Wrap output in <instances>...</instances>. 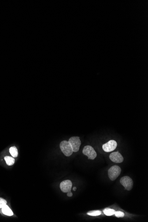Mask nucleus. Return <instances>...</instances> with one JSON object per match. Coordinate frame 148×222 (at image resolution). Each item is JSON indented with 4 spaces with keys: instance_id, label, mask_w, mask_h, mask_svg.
<instances>
[{
    "instance_id": "nucleus-10",
    "label": "nucleus",
    "mask_w": 148,
    "mask_h": 222,
    "mask_svg": "<svg viewBox=\"0 0 148 222\" xmlns=\"http://www.w3.org/2000/svg\"><path fill=\"white\" fill-rule=\"evenodd\" d=\"M4 159H5L6 163L8 166H12L15 163V159L12 157H10V156H6Z\"/></svg>"
},
{
    "instance_id": "nucleus-5",
    "label": "nucleus",
    "mask_w": 148,
    "mask_h": 222,
    "mask_svg": "<svg viewBox=\"0 0 148 222\" xmlns=\"http://www.w3.org/2000/svg\"><path fill=\"white\" fill-rule=\"evenodd\" d=\"M120 182L126 190L130 191L133 188L134 182L132 179L128 176H125L121 178Z\"/></svg>"
},
{
    "instance_id": "nucleus-11",
    "label": "nucleus",
    "mask_w": 148,
    "mask_h": 222,
    "mask_svg": "<svg viewBox=\"0 0 148 222\" xmlns=\"http://www.w3.org/2000/svg\"><path fill=\"white\" fill-rule=\"evenodd\" d=\"M10 152L13 157H17L18 156V150L15 146H12L10 148Z\"/></svg>"
},
{
    "instance_id": "nucleus-4",
    "label": "nucleus",
    "mask_w": 148,
    "mask_h": 222,
    "mask_svg": "<svg viewBox=\"0 0 148 222\" xmlns=\"http://www.w3.org/2000/svg\"><path fill=\"white\" fill-rule=\"evenodd\" d=\"M83 153L87 156L88 159L94 160L97 157V153L92 147L90 146H85L83 148Z\"/></svg>"
},
{
    "instance_id": "nucleus-12",
    "label": "nucleus",
    "mask_w": 148,
    "mask_h": 222,
    "mask_svg": "<svg viewBox=\"0 0 148 222\" xmlns=\"http://www.w3.org/2000/svg\"><path fill=\"white\" fill-rule=\"evenodd\" d=\"M116 211L114 209H110V208H106L103 210V212L104 214L107 216H112L114 214Z\"/></svg>"
},
{
    "instance_id": "nucleus-17",
    "label": "nucleus",
    "mask_w": 148,
    "mask_h": 222,
    "mask_svg": "<svg viewBox=\"0 0 148 222\" xmlns=\"http://www.w3.org/2000/svg\"><path fill=\"white\" fill-rule=\"evenodd\" d=\"M73 190L74 191H76V187H74L73 189Z\"/></svg>"
},
{
    "instance_id": "nucleus-15",
    "label": "nucleus",
    "mask_w": 148,
    "mask_h": 222,
    "mask_svg": "<svg viewBox=\"0 0 148 222\" xmlns=\"http://www.w3.org/2000/svg\"><path fill=\"white\" fill-rule=\"evenodd\" d=\"M114 214L115 217H117V218L123 217L125 216V214L123 212H120V211L115 212Z\"/></svg>"
},
{
    "instance_id": "nucleus-6",
    "label": "nucleus",
    "mask_w": 148,
    "mask_h": 222,
    "mask_svg": "<svg viewBox=\"0 0 148 222\" xmlns=\"http://www.w3.org/2000/svg\"><path fill=\"white\" fill-rule=\"evenodd\" d=\"M117 143L114 140H110L106 144L103 145V148L106 152H110L116 149Z\"/></svg>"
},
{
    "instance_id": "nucleus-14",
    "label": "nucleus",
    "mask_w": 148,
    "mask_h": 222,
    "mask_svg": "<svg viewBox=\"0 0 148 222\" xmlns=\"http://www.w3.org/2000/svg\"><path fill=\"white\" fill-rule=\"evenodd\" d=\"M7 201L6 199L0 197V208H2L3 207L6 205Z\"/></svg>"
},
{
    "instance_id": "nucleus-16",
    "label": "nucleus",
    "mask_w": 148,
    "mask_h": 222,
    "mask_svg": "<svg viewBox=\"0 0 148 222\" xmlns=\"http://www.w3.org/2000/svg\"><path fill=\"white\" fill-rule=\"evenodd\" d=\"M67 195L68 197H72V196L73 194L71 192V191H70V192H67Z\"/></svg>"
},
{
    "instance_id": "nucleus-9",
    "label": "nucleus",
    "mask_w": 148,
    "mask_h": 222,
    "mask_svg": "<svg viewBox=\"0 0 148 222\" xmlns=\"http://www.w3.org/2000/svg\"><path fill=\"white\" fill-rule=\"evenodd\" d=\"M2 212L6 216H12L13 214V212L10 209L8 205H6L2 208Z\"/></svg>"
},
{
    "instance_id": "nucleus-3",
    "label": "nucleus",
    "mask_w": 148,
    "mask_h": 222,
    "mask_svg": "<svg viewBox=\"0 0 148 222\" xmlns=\"http://www.w3.org/2000/svg\"><path fill=\"white\" fill-rule=\"evenodd\" d=\"M68 142L72 147L73 152H77L78 151L79 148H80L81 145V142L80 139H79V137H71L69 139Z\"/></svg>"
},
{
    "instance_id": "nucleus-8",
    "label": "nucleus",
    "mask_w": 148,
    "mask_h": 222,
    "mask_svg": "<svg viewBox=\"0 0 148 222\" xmlns=\"http://www.w3.org/2000/svg\"><path fill=\"white\" fill-rule=\"evenodd\" d=\"M109 158L111 161L116 163H121L124 161L123 156L119 153L118 151L115 152L111 153L109 155Z\"/></svg>"
},
{
    "instance_id": "nucleus-13",
    "label": "nucleus",
    "mask_w": 148,
    "mask_h": 222,
    "mask_svg": "<svg viewBox=\"0 0 148 222\" xmlns=\"http://www.w3.org/2000/svg\"><path fill=\"white\" fill-rule=\"evenodd\" d=\"M101 212L100 211H91V212H89L87 213L88 215L89 216H93V217H96V216H98L101 214Z\"/></svg>"
},
{
    "instance_id": "nucleus-2",
    "label": "nucleus",
    "mask_w": 148,
    "mask_h": 222,
    "mask_svg": "<svg viewBox=\"0 0 148 222\" xmlns=\"http://www.w3.org/2000/svg\"><path fill=\"white\" fill-rule=\"evenodd\" d=\"M60 148L63 153L67 157L71 156L73 152L68 141H63L61 142Z\"/></svg>"
},
{
    "instance_id": "nucleus-7",
    "label": "nucleus",
    "mask_w": 148,
    "mask_h": 222,
    "mask_svg": "<svg viewBox=\"0 0 148 222\" xmlns=\"http://www.w3.org/2000/svg\"><path fill=\"white\" fill-rule=\"evenodd\" d=\"M72 184L70 180H65L61 183L60 188L63 192L67 193L71 191Z\"/></svg>"
},
{
    "instance_id": "nucleus-1",
    "label": "nucleus",
    "mask_w": 148,
    "mask_h": 222,
    "mask_svg": "<svg viewBox=\"0 0 148 222\" xmlns=\"http://www.w3.org/2000/svg\"><path fill=\"white\" fill-rule=\"evenodd\" d=\"M121 173V168L120 167L117 166H113L108 170L109 177L110 180L114 181L120 175Z\"/></svg>"
}]
</instances>
